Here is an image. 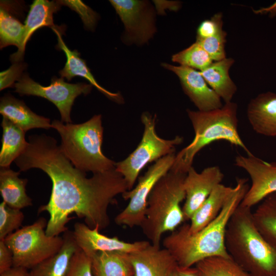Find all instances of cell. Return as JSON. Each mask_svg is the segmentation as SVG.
Returning a JSON list of instances; mask_svg holds the SVG:
<instances>
[{
    "instance_id": "1",
    "label": "cell",
    "mask_w": 276,
    "mask_h": 276,
    "mask_svg": "<svg viewBox=\"0 0 276 276\" xmlns=\"http://www.w3.org/2000/svg\"><path fill=\"white\" fill-rule=\"evenodd\" d=\"M15 163L20 171L37 168L50 178V200L38 213L50 215L45 233L57 236L68 230L66 224L75 214L91 228L99 230L110 224L108 208L115 198L128 191L127 183L116 168L94 173L90 177L76 168L53 137L42 134L28 137V145Z\"/></svg>"
},
{
    "instance_id": "2",
    "label": "cell",
    "mask_w": 276,
    "mask_h": 276,
    "mask_svg": "<svg viewBox=\"0 0 276 276\" xmlns=\"http://www.w3.org/2000/svg\"><path fill=\"white\" fill-rule=\"evenodd\" d=\"M248 180L237 178L235 190L218 216L198 232L191 234L184 224L164 238L163 244L174 256L178 266L192 267L213 256L231 257L225 243L228 221L247 192Z\"/></svg>"
},
{
    "instance_id": "3",
    "label": "cell",
    "mask_w": 276,
    "mask_h": 276,
    "mask_svg": "<svg viewBox=\"0 0 276 276\" xmlns=\"http://www.w3.org/2000/svg\"><path fill=\"white\" fill-rule=\"evenodd\" d=\"M225 243L229 256L250 276H276V249L262 237L251 208L239 204L227 224Z\"/></svg>"
},
{
    "instance_id": "4",
    "label": "cell",
    "mask_w": 276,
    "mask_h": 276,
    "mask_svg": "<svg viewBox=\"0 0 276 276\" xmlns=\"http://www.w3.org/2000/svg\"><path fill=\"white\" fill-rule=\"evenodd\" d=\"M237 104L230 102L220 108L187 112L194 131L192 141L176 154L171 170L187 174L196 154L203 148L217 141H225L241 148L247 155L252 154L239 135Z\"/></svg>"
},
{
    "instance_id": "5",
    "label": "cell",
    "mask_w": 276,
    "mask_h": 276,
    "mask_svg": "<svg viewBox=\"0 0 276 276\" xmlns=\"http://www.w3.org/2000/svg\"><path fill=\"white\" fill-rule=\"evenodd\" d=\"M186 174L170 170L156 183L149 196L140 227L154 245L160 246L163 235L174 231L186 220L180 203L186 198L183 183Z\"/></svg>"
},
{
    "instance_id": "6",
    "label": "cell",
    "mask_w": 276,
    "mask_h": 276,
    "mask_svg": "<svg viewBox=\"0 0 276 276\" xmlns=\"http://www.w3.org/2000/svg\"><path fill=\"white\" fill-rule=\"evenodd\" d=\"M61 139L60 147L77 169L86 172L101 173L115 168L116 162L102 152L103 128L101 114L78 124L57 120L51 123Z\"/></svg>"
},
{
    "instance_id": "7",
    "label": "cell",
    "mask_w": 276,
    "mask_h": 276,
    "mask_svg": "<svg viewBox=\"0 0 276 276\" xmlns=\"http://www.w3.org/2000/svg\"><path fill=\"white\" fill-rule=\"evenodd\" d=\"M47 223L46 219L41 217L4 240L13 254V266L31 269L61 249L63 237L47 236L45 229Z\"/></svg>"
},
{
    "instance_id": "8",
    "label": "cell",
    "mask_w": 276,
    "mask_h": 276,
    "mask_svg": "<svg viewBox=\"0 0 276 276\" xmlns=\"http://www.w3.org/2000/svg\"><path fill=\"white\" fill-rule=\"evenodd\" d=\"M155 120L156 116L142 113L144 132L140 143L126 158L115 164L116 170L124 177L128 190L133 188L140 172L147 164L175 153L176 147L183 142V137L178 135L170 140L159 137L155 130Z\"/></svg>"
},
{
    "instance_id": "9",
    "label": "cell",
    "mask_w": 276,
    "mask_h": 276,
    "mask_svg": "<svg viewBox=\"0 0 276 276\" xmlns=\"http://www.w3.org/2000/svg\"><path fill=\"white\" fill-rule=\"evenodd\" d=\"M175 156V153H171L156 161L139 178L135 187L122 194L124 200L129 201L116 216L114 222L117 225L129 227L141 225L149 196L156 183L171 170Z\"/></svg>"
},
{
    "instance_id": "10",
    "label": "cell",
    "mask_w": 276,
    "mask_h": 276,
    "mask_svg": "<svg viewBox=\"0 0 276 276\" xmlns=\"http://www.w3.org/2000/svg\"><path fill=\"white\" fill-rule=\"evenodd\" d=\"M91 84L84 83H69L64 78L53 77L47 86L34 81L26 73L14 86L15 91L20 96H34L42 97L52 102L58 108L61 121L72 123L71 112L75 99L81 94L90 93Z\"/></svg>"
},
{
    "instance_id": "11",
    "label": "cell",
    "mask_w": 276,
    "mask_h": 276,
    "mask_svg": "<svg viewBox=\"0 0 276 276\" xmlns=\"http://www.w3.org/2000/svg\"><path fill=\"white\" fill-rule=\"evenodd\" d=\"M125 27L124 39L142 45L151 39L156 31L153 7L145 1L110 0Z\"/></svg>"
},
{
    "instance_id": "12",
    "label": "cell",
    "mask_w": 276,
    "mask_h": 276,
    "mask_svg": "<svg viewBox=\"0 0 276 276\" xmlns=\"http://www.w3.org/2000/svg\"><path fill=\"white\" fill-rule=\"evenodd\" d=\"M235 165L244 170L251 181L240 204L242 206L251 208L276 192V162L264 161L253 154H238L235 157Z\"/></svg>"
},
{
    "instance_id": "13",
    "label": "cell",
    "mask_w": 276,
    "mask_h": 276,
    "mask_svg": "<svg viewBox=\"0 0 276 276\" xmlns=\"http://www.w3.org/2000/svg\"><path fill=\"white\" fill-rule=\"evenodd\" d=\"M223 178L224 174L217 166L206 167L200 173L193 167L189 170L184 180L186 198L182 208L186 220H190Z\"/></svg>"
},
{
    "instance_id": "14",
    "label": "cell",
    "mask_w": 276,
    "mask_h": 276,
    "mask_svg": "<svg viewBox=\"0 0 276 276\" xmlns=\"http://www.w3.org/2000/svg\"><path fill=\"white\" fill-rule=\"evenodd\" d=\"M162 66L178 77L184 93L201 111H208L223 106L221 99L209 86L202 75L196 70L167 63Z\"/></svg>"
},
{
    "instance_id": "15",
    "label": "cell",
    "mask_w": 276,
    "mask_h": 276,
    "mask_svg": "<svg viewBox=\"0 0 276 276\" xmlns=\"http://www.w3.org/2000/svg\"><path fill=\"white\" fill-rule=\"evenodd\" d=\"M80 248L87 255L98 251H121L130 254L139 251L150 243L147 241L127 242L115 236L109 237L99 232L98 228H91L86 224L77 222L73 231Z\"/></svg>"
},
{
    "instance_id": "16",
    "label": "cell",
    "mask_w": 276,
    "mask_h": 276,
    "mask_svg": "<svg viewBox=\"0 0 276 276\" xmlns=\"http://www.w3.org/2000/svg\"><path fill=\"white\" fill-rule=\"evenodd\" d=\"M134 276H171L178 264L166 248L150 243L144 248L129 254Z\"/></svg>"
},
{
    "instance_id": "17",
    "label": "cell",
    "mask_w": 276,
    "mask_h": 276,
    "mask_svg": "<svg viewBox=\"0 0 276 276\" xmlns=\"http://www.w3.org/2000/svg\"><path fill=\"white\" fill-rule=\"evenodd\" d=\"M247 117L257 133L276 136V93H263L252 99L247 106Z\"/></svg>"
},
{
    "instance_id": "18",
    "label": "cell",
    "mask_w": 276,
    "mask_h": 276,
    "mask_svg": "<svg viewBox=\"0 0 276 276\" xmlns=\"http://www.w3.org/2000/svg\"><path fill=\"white\" fill-rule=\"evenodd\" d=\"M61 6L58 1L35 0L30 8L25 22V31L22 45L19 50L11 55L12 62L22 61L27 43L38 29L49 27L54 28L53 14L58 11Z\"/></svg>"
},
{
    "instance_id": "19",
    "label": "cell",
    "mask_w": 276,
    "mask_h": 276,
    "mask_svg": "<svg viewBox=\"0 0 276 276\" xmlns=\"http://www.w3.org/2000/svg\"><path fill=\"white\" fill-rule=\"evenodd\" d=\"M57 36V47L65 54L66 61L64 67L59 71L61 77L70 81L73 78L79 76L85 78L90 84L94 86L98 90L109 99L119 103L123 102V99L119 93L110 92L101 86L96 81L88 67L85 61L80 56L77 50H71L65 44L60 32L56 27L52 29Z\"/></svg>"
},
{
    "instance_id": "20",
    "label": "cell",
    "mask_w": 276,
    "mask_h": 276,
    "mask_svg": "<svg viewBox=\"0 0 276 276\" xmlns=\"http://www.w3.org/2000/svg\"><path fill=\"white\" fill-rule=\"evenodd\" d=\"M0 113L24 131L34 128L49 129V119L32 111L22 100L7 94L1 98Z\"/></svg>"
},
{
    "instance_id": "21",
    "label": "cell",
    "mask_w": 276,
    "mask_h": 276,
    "mask_svg": "<svg viewBox=\"0 0 276 276\" xmlns=\"http://www.w3.org/2000/svg\"><path fill=\"white\" fill-rule=\"evenodd\" d=\"M61 249L53 256L31 269L29 276H65L74 254L80 249L73 231L67 230L63 235Z\"/></svg>"
},
{
    "instance_id": "22",
    "label": "cell",
    "mask_w": 276,
    "mask_h": 276,
    "mask_svg": "<svg viewBox=\"0 0 276 276\" xmlns=\"http://www.w3.org/2000/svg\"><path fill=\"white\" fill-rule=\"evenodd\" d=\"M234 190L235 187L221 183L216 186L191 218L189 232L195 233L212 222L219 214Z\"/></svg>"
},
{
    "instance_id": "23",
    "label": "cell",
    "mask_w": 276,
    "mask_h": 276,
    "mask_svg": "<svg viewBox=\"0 0 276 276\" xmlns=\"http://www.w3.org/2000/svg\"><path fill=\"white\" fill-rule=\"evenodd\" d=\"M93 276H134L129 254L121 251H98L87 255Z\"/></svg>"
},
{
    "instance_id": "24",
    "label": "cell",
    "mask_w": 276,
    "mask_h": 276,
    "mask_svg": "<svg viewBox=\"0 0 276 276\" xmlns=\"http://www.w3.org/2000/svg\"><path fill=\"white\" fill-rule=\"evenodd\" d=\"M234 59L225 58L213 61L205 68L199 71L210 87L225 103L232 102L237 87L231 79L229 71L234 63Z\"/></svg>"
},
{
    "instance_id": "25",
    "label": "cell",
    "mask_w": 276,
    "mask_h": 276,
    "mask_svg": "<svg viewBox=\"0 0 276 276\" xmlns=\"http://www.w3.org/2000/svg\"><path fill=\"white\" fill-rule=\"evenodd\" d=\"M20 172L10 168L1 167L0 193L3 201L8 206L21 209L32 205V199L26 193L28 180L19 177Z\"/></svg>"
},
{
    "instance_id": "26",
    "label": "cell",
    "mask_w": 276,
    "mask_h": 276,
    "mask_svg": "<svg viewBox=\"0 0 276 276\" xmlns=\"http://www.w3.org/2000/svg\"><path fill=\"white\" fill-rule=\"evenodd\" d=\"M3 136L0 152L1 167L10 168L15 160L25 150L28 142L25 140V131L3 117L2 122Z\"/></svg>"
},
{
    "instance_id": "27",
    "label": "cell",
    "mask_w": 276,
    "mask_h": 276,
    "mask_svg": "<svg viewBox=\"0 0 276 276\" xmlns=\"http://www.w3.org/2000/svg\"><path fill=\"white\" fill-rule=\"evenodd\" d=\"M252 214L254 222L260 233L276 249V192L260 202Z\"/></svg>"
},
{
    "instance_id": "28",
    "label": "cell",
    "mask_w": 276,
    "mask_h": 276,
    "mask_svg": "<svg viewBox=\"0 0 276 276\" xmlns=\"http://www.w3.org/2000/svg\"><path fill=\"white\" fill-rule=\"evenodd\" d=\"M25 25L9 12L7 2L1 1L0 47L3 49L14 45L19 50L22 45Z\"/></svg>"
},
{
    "instance_id": "29",
    "label": "cell",
    "mask_w": 276,
    "mask_h": 276,
    "mask_svg": "<svg viewBox=\"0 0 276 276\" xmlns=\"http://www.w3.org/2000/svg\"><path fill=\"white\" fill-rule=\"evenodd\" d=\"M195 265L201 276H250L231 257H211Z\"/></svg>"
},
{
    "instance_id": "30",
    "label": "cell",
    "mask_w": 276,
    "mask_h": 276,
    "mask_svg": "<svg viewBox=\"0 0 276 276\" xmlns=\"http://www.w3.org/2000/svg\"><path fill=\"white\" fill-rule=\"evenodd\" d=\"M172 60L179 63L180 65L197 69L200 71L213 62L210 55L197 41L174 54L172 56Z\"/></svg>"
},
{
    "instance_id": "31",
    "label": "cell",
    "mask_w": 276,
    "mask_h": 276,
    "mask_svg": "<svg viewBox=\"0 0 276 276\" xmlns=\"http://www.w3.org/2000/svg\"><path fill=\"white\" fill-rule=\"evenodd\" d=\"M24 219L20 210L12 208L2 201L0 204V240L18 229Z\"/></svg>"
},
{
    "instance_id": "32",
    "label": "cell",
    "mask_w": 276,
    "mask_h": 276,
    "mask_svg": "<svg viewBox=\"0 0 276 276\" xmlns=\"http://www.w3.org/2000/svg\"><path fill=\"white\" fill-rule=\"evenodd\" d=\"M226 36V32L222 30L213 36L196 41L202 46L213 61H217L226 58L225 51Z\"/></svg>"
},
{
    "instance_id": "33",
    "label": "cell",
    "mask_w": 276,
    "mask_h": 276,
    "mask_svg": "<svg viewBox=\"0 0 276 276\" xmlns=\"http://www.w3.org/2000/svg\"><path fill=\"white\" fill-rule=\"evenodd\" d=\"M60 5L69 7L80 16L84 27L88 30H93L98 19L97 13L81 1H58Z\"/></svg>"
},
{
    "instance_id": "34",
    "label": "cell",
    "mask_w": 276,
    "mask_h": 276,
    "mask_svg": "<svg viewBox=\"0 0 276 276\" xmlns=\"http://www.w3.org/2000/svg\"><path fill=\"white\" fill-rule=\"evenodd\" d=\"M65 276H93L90 259L81 249L73 256Z\"/></svg>"
},
{
    "instance_id": "35",
    "label": "cell",
    "mask_w": 276,
    "mask_h": 276,
    "mask_svg": "<svg viewBox=\"0 0 276 276\" xmlns=\"http://www.w3.org/2000/svg\"><path fill=\"white\" fill-rule=\"evenodd\" d=\"M222 14L218 13L211 18L205 19L198 26L197 29L196 40L213 36L222 29Z\"/></svg>"
},
{
    "instance_id": "36",
    "label": "cell",
    "mask_w": 276,
    "mask_h": 276,
    "mask_svg": "<svg viewBox=\"0 0 276 276\" xmlns=\"http://www.w3.org/2000/svg\"><path fill=\"white\" fill-rule=\"evenodd\" d=\"M27 67V64L22 62H14L6 71L0 73V89L14 87L15 81H18L22 75L23 71Z\"/></svg>"
},
{
    "instance_id": "37",
    "label": "cell",
    "mask_w": 276,
    "mask_h": 276,
    "mask_svg": "<svg viewBox=\"0 0 276 276\" xmlns=\"http://www.w3.org/2000/svg\"><path fill=\"white\" fill-rule=\"evenodd\" d=\"M13 266V254L4 240H0V274Z\"/></svg>"
},
{
    "instance_id": "38",
    "label": "cell",
    "mask_w": 276,
    "mask_h": 276,
    "mask_svg": "<svg viewBox=\"0 0 276 276\" xmlns=\"http://www.w3.org/2000/svg\"><path fill=\"white\" fill-rule=\"evenodd\" d=\"M0 276H29L27 269L21 267L13 266L9 270L0 274Z\"/></svg>"
},
{
    "instance_id": "39",
    "label": "cell",
    "mask_w": 276,
    "mask_h": 276,
    "mask_svg": "<svg viewBox=\"0 0 276 276\" xmlns=\"http://www.w3.org/2000/svg\"><path fill=\"white\" fill-rule=\"evenodd\" d=\"M176 271L178 276H201L196 267H182L178 266Z\"/></svg>"
},
{
    "instance_id": "40",
    "label": "cell",
    "mask_w": 276,
    "mask_h": 276,
    "mask_svg": "<svg viewBox=\"0 0 276 276\" xmlns=\"http://www.w3.org/2000/svg\"><path fill=\"white\" fill-rule=\"evenodd\" d=\"M171 276H178L177 271H176L175 272H174Z\"/></svg>"
}]
</instances>
